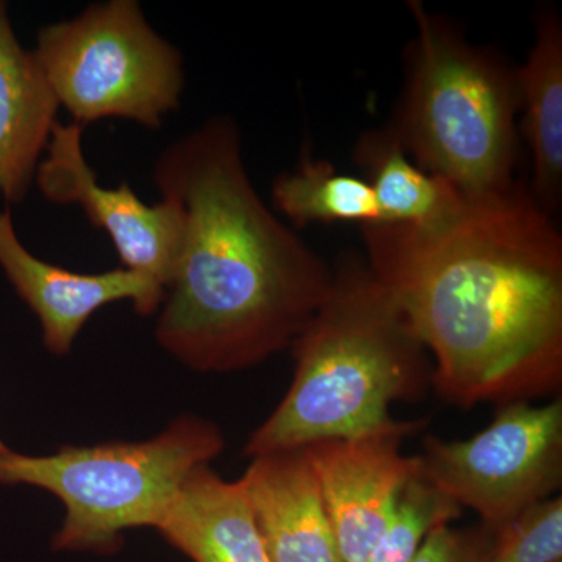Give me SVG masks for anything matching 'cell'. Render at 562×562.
<instances>
[{"mask_svg": "<svg viewBox=\"0 0 562 562\" xmlns=\"http://www.w3.org/2000/svg\"><path fill=\"white\" fill-rule=\"evenodd\" d=\"M155 528L192 562H272L241 480L210 465L191 472Z\"/></svg>", "mask_w": 562, "mask_h": 562, "instance_id": "7c38bea8", "label": "cell"}, {"mask_svg": "<svg viewBox=\"0 0 562 562\" xmlns=\"http://www.w3.org/2000/svg\"><path fill=\"white\" fill-rule=\"evenodd\" d=\"M486 562H562L561 495L528 506L492 530Z\"/></svg>", "mask_w": 562, "mask_h": 562, "instance_id": "ac0fdd59", "label": "cell"}, {"mask_svg": "<svg viewBox=\"0 0 562 562\" xmlns=\"http://www.w3.org/2000/svg\"><path fill=\"white\" fill-rule=\"evenodd\" d=\"M5 450H9V447H7L5 442L0 439V453L5 452Z\"/></svg>", "mask_w": 562, "mask_h": 562, "instance_id": "ffe728a7", "label": "cell"}, {"mask_svg": "<svg viewBox=\"0 0 562 562\" xmlns=\"http://www.w3.org/2000/svg\"><path fill=\"white\" fill-rule=\"evenodd\" d=\"M419 457L431 483L495 530L561 490L562 401L505 403L471 439L425 436Z\"/></svg>", "mask_w": 562, "mask_h": 562, "instance_id": "52a82bcc", "label": "cell"}, {"mask_svg": "<svg viewBox=\"0 0 562 562\" xmlns=\"http://www.w3.org/2000/svg\"><path fill=\"white\" fill-rule=\"evenodd\" d=\"M462 508L419 471L405 483L366 562H412L432 530L461 517Z\"/></svg>", "mask_w": 562, "mask_h": 562, "instance_id": "e0dca14e", "label": "cell"}, {"mask_svg": "<svg viewBox=\"0 0 562 562\" xmlns=\"http://www.w3.org/2000/svg\"><path fill=\"white\" fill-rule=\"evenodd\" d=\"M273 206L297 227L310 224H382L368 181L339 172L330 162L302 155L297 169L273 181Z\"/></svg>", "mask_w": 562, "mask_h": 562, "instance_id": "2e32d148", "label": "cell"}, {"mask_svg": "<svg viewBox=\"0 0 562 562\" xmlns=\"http://www.w3.org/2000/svg\"><path fill=\"white\" fill-rule=\"evenodd\" d=\"M408 9L414 36L391 127L420 169L465 198L508 190L519 157L516 69L420 0Z\"/></svg>", "mask_w": 562, "mask_h": 562, "instance_id": "277c9868", "label": "cell"}, {"mask_svg": "<svg viewBox=\"0 0 562 562\" xmlns=\"http://www.w3.org/2000/svg\"><path fill=\"white\" fill-rule=\"evenodd\" d=\"M213 422L184 416L149 441L0 453V484L40 487L65 506L55 552L114 554L132 528L157 527L181 484L224 450Z\"/></svg>", "mask_w": 562, "mask_h": 562, "instance_id": "5b68a950", "label": "cell"}, {"mask_svg": "<svg viewBox=\"0 0 562 562\" xmlns=\"http://www.w3.org/2000/svg\"><path fill=\"white\" fill-rule=\"evenodd\" d=\"M491 531L483 525L460 530L452 525L432 530L412 562H486Z\"/></svg>", "mask_w": 562, "mask_h": 562, "instance_id": "d6986e66", "label": "cell"}, {"mask_svg": "<svg viewBox=\"0 0 562 562\" xmlns=\"http://www.w3.org/2000/svg\"><path fill=\"white\" fill-rule=\"evenodd\" d=\"M516 76L522 135L531 154L528 188L552 214L562 194V22L557 11L539 14L535 44Z\"/></svg>", "mask_w": 562, "mask_h": 562, "instance_id": "5bb4252c", "label": "cell"}, {"mask_svg": "<svg viewBox=\"0 0 562 562\" xmlns=\"http://www.w3.org/2000/svg\"><path fill=\"white\" fill-rule=\"evenodd\" d=\"M0 269L38 317L44 346L57 357L72 350L103 306L132 301L139 316H150L165 301L161 286L131 269L80 273L41 260L21 243L10 210L0 211Z\"/></svg>", "mask_w": 562, "mask_h": 562, "instance_id": "9c48e42d", "label": "cell"}, {"mask_svg": "<svg viewBox=\"0 0 562 562\" xmlns=\"http://www.w3.org/2000/svg\"><path fill=\"white\" fill-rule=\"evenodd\" d=\"M353 157L375 195L380 225L430 227L450 216L464 199L449 181L420 169L390 124L364 133Z\"/></svg>", "mask_w": 562, "mask_h": 562, "instance_id": "9a60e30c", "label": "cell"}, {"mask_svg": "<svg viewBox=\"0 0 562 562\" xmlns=\"http://www.w3.org/2000/svg\"><path fill=\"white\" fill-rule=\"evenodd\" d=\"M366 262L430 353L432 390L461 409L562 386V238L516 181L430 227L362 228Z\"/></svg>", "mask_w": 562, "mask_h": 562, "instance_id": "6da1fadb", "label": "cell"}, {"mask_svg": "<svg viewBox=\"0 0 562 562\" xmlns=\"http://www.w3.org/2000/svg\"><path fill=\"white\" fill-rule=\"evenodd\" d=\"M154 183L183 214L155 336L191 371H244L291 349L327 297L333 269L262 202L241 132L211 117L169 144Z\"/></svg>", "mask_w": 562, "mask_h": 562, "instance_id": "7a4b0ae2", "label": "cell"}, {"mask_svg": "<svg viewBox=\"0 0 562 562\" xmlns=\"http://www.w3.org/2000/svg\"><path fill=\"white\" fill-rule=\"evenodd\" d=\"M241 482L272 562H344L306 449L251 458Z\"/></svg>", "mask_w": 562, "mask_h": 562, "instance_id": "8fae6325", "label": "cell"}, {"mask_svg": "<svg viewBox=\"0 0 562 562\" xmlns=\"http://www.w3.org/2000/svg\"><path fill=\"white\" fill-rule=\"evenodd\" d=\"M403 436L338 439L305 447L344 562H366L419 454L401 452Z\"/></svg>", "mask_w": 562, "mask_h": 562, "instance_id": "30bf717a", "label": "cell"}, {"mask_svg": "<svg viewBox=\"0 0 562 562\" xmlns=\"http://www.w3.org/2000/svg\"><path fill=\"white\" fill-rule=\"evenodd\" d=\"M79 124L55 122L35 183L55 205H79L120 255L122 268L146 277L166 291L179 255L183 214L171 199L149 205L131 184L102 187L83 151Z\"/></svg>", "mask_w": 562, "mask_h": 562, "instance_id": "ba28073f", "label": "cell"}, {"mask_svg": "<svg viewBox=\"0 0 562 562\" xmlns=\"http://www.w3.org/2000/svg\"><path fill=\"white\" fill-rule=\"evenodd\" d=\"M60 109L32 50L0 2V198L20 203L33 183Z\"/></svg>", "mask_w": 562, "mask_h": 562, "instance_id": "4fadbf2b", "label": "cell"}, {"mask_svg": "<svg viewBox=\"0 0 562 562\" xmlns=\"http://www.w3.org/2000/svg\"><path fill=\"white\" fill-rule=\"evenodd\" d=\"M294 379L244 454L394 435L409 438L427 419L397 420L390 408L432 390V361L412 324L364 258L346 257L299 338Z\"/></svg>", "mask_w": 562, "mask_h": 562, "instance_id": "3957f363", "label": "cell"}, {"mask_svg": "<svg viewBox=\"0 0 562 562\" xmlns=\"http://www.w3.org/2000/svg\"><path fill=\"white\" fill-rule=\"evenodd\" d=\"M32 52L58 106L81 127L124 120L155 131L180 109L181 52L150 27L136 0L92 3L46 25Z\"/></svg>", "mask_w": 562, "mask_h": 562, "instance_id": "8992f818", "label": "cell"}]
</instances>
